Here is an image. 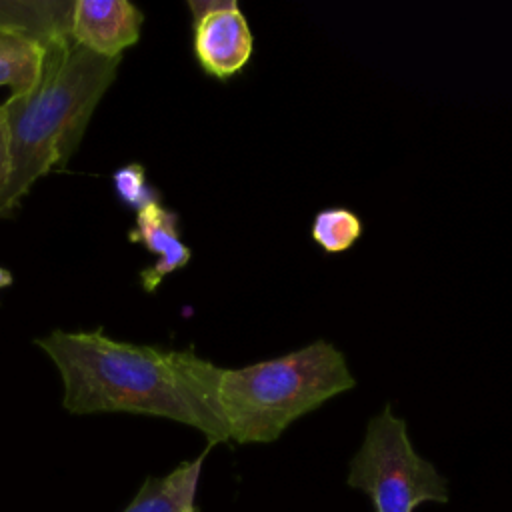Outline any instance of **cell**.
<instances>
[{
	"label": "cell",
	"mask_w": 512,
	"mask_h": 512,
	"mask_svg": "<svg viewBox=\"0 0 512 512\" xmlns=\"http://www.w3.org/2000/svg\"><path fill=\"white\" fill-rule=\"evenodd\" d=\"M128 240L144 244L148 252L158 256L152 266L140 272V284L146 292H154L168 274L184 268L192 258V250L180 240L178 214L160 202L136 212V226Z\"/></svg>",
	"instance_id": "obj_7"
},
{
	"label": "cell",
	"mask_w": 512,
	"mask_h": 512,
	"mask_svg": "<svg viewBox=\"0 0 512 512\" xmlns=\"http://www.w3.org/2000/svg\"><path fill=\"white\" fill-rule=\"evenodd\" d=\"M62 378L72 414L128 412L200 430L208 446L230 440L220 406L222 368L192 350L112 340L102 330H54L36 338Z\"/></svg>",
	"instance_id": "obj_1"
},
{
	"label": "cell",
	"mask_w": 512,
	"mask_h": 512,
	"mask_svg": "<svg viewBox=\"0 0 512 512\" xmlns=\"http://www.w3.org/2000/svg\"><path fill=\"white\" fill-rule=\"evenodd\" d=\"M182 512H196V506H192V508H186V510H182Z\"/></svg>",
	"instance_id": "obj_15"
},
{
	"label": "cell",
	"mask_w": 512,
	"mask_h": 512,
	"mask_svg": "<svg viewBox=\"0 0 512 512\" xmlns=\"http://www.w3.org/2000/svg\"><path fill=\"white\" fill-rule=\"evenodd\" d=\"M8 170H10V138H8L6 116L0 106V190L8 178Z\"/></svg>",
	"instance_id": "obj_13"
},
{
	"label": "cell",
	"mask_w": 512,
	"mask_h": 512,
	"mask_svg": "<svg viewBox=\"0 0 512 512\" xmlns=\"http://www.w3.org/2000/svg\"><path fill=\"white\" fill-rule=\"evenodd\" d=\"M118 64L120 58L92 54L74 42L52 44L38 82L2 104L10 170L0 190V216L10 214L40 176L68 162Z\"/></svg>",
	"instance_id": "obj_2"
},
{
	"label": "cell",
	"mask_w": 512,
	"mask_h": 512,
	"mask_svg": "<svg viewBox=\"0 0 512 512\" xmlns=\"http://www.w3.org/2000/svg\"><path fill=\"white\" fill-rule=\"evenodd\" d=\"M46 52L36 40L0 30V86H10L12 94L30 90L42 74Z\"/></svg>",
	"instance_id": "obj_10"
},
{
	"label": "cell",
	"mask_w": 512,
	"mask_h": 512,
	"mask_svg": "<svg viewBox=\"0 0 512 512\" xmlns=\"http://www.w3.org/2000/svg\"><path fill=\"white\" fill-rule=\"evenodd\" d=\"M144 14L128 0H74L72 42L104 58L120 54L138 42Z\"/></svg>",
	"instance_id": "obj_6"
},
{
	"label": "cell",
	"mask_w": 512,
	"mask_h": 512,
	"mask_svg": "<svg viewBox=\"0 0 512 512\" xmlns=\"http://www.w3.org/2000/svg\"><path fill=\"white\" fill-rule=\"evenodd\" d=\"M74 0H0V30L50 48L72 42Z\"/></svg>",
	"instance_id": "obj_8"
},
{
	"label": "cell",
	"mask_w": 512,
	"mask_h": 512,
	"mask_svg": "<svg viewBox=\"0 0 512 512\" xmlns=\"http://www.w3.org/2000/svg\"><path fill=\"white\" fill-rule=\"evenodd\" d=\"M344 354L326 340L260 360L222 368L220 406L230 440L268 444L304 414L354 388Z\"/></svg>",
	"instance_id": "obj_3"
},
{
	"label": "cell",
	"mask_w": 512,
	"mask_h": 512,
	"mask_svg": "<svg viewBox=\"0 0 512 512\" xmlns=\"http://www.w3.org/2000/svg\"><path fill=\"white\" fill-rule=\"evenodd\" d=\"M12 282H14L12 272H10L8 268H2V266H0V290H2V288H8Z\"/></svg>",
	"instance_id": "obj_14"
},
{
	"label": "cell",
	"mask_w": 512,
	"mask_h": 512,
	"mask_svg": "<svg viewBox=\"0 0 512 512\" xmlns=\"http://www.w3.org/2000/svg\"><path fill=\"white\" fill-rule=\"evenodd\" d=\"M194 56L212 78L226 82L252 60L254 36L236 0H190Z\"/></svg>",
	"instance_id": "obj_5"
},
{
	"label": "cell",
	"mask_w": 512,
	"mask_h": 512,
	"mask_svg": "<svg viewBox=\"0 0 512 512\" xmlns=\"http://www.w3.org/2000/svg\"><path fill=\"white\" fill-rule=\"evenodd\" d=\"M346 482L370 498L374 512H414L426 502H448L446 478L414 450L406 422L390 404L370 418Z\"/></svg>",
	"instance_id": "obj_4"
},
{
	"label": "cell",
	"mask_w": 512,
	"mask_h": 512,
	"mask_svg": "<svg viewBox=\"0 0 512 512\" xmlns=\"http://www.w3.org/2000/svg\"><path fill=\"white\" fill-rule=\"evenodd\" d=\"M112 184L116 188L118 198L136 212H140L142 208H146L154 202H160L158 190L148 184L146 170L138 162L118 168L112 174Z\"/></svg>",
	"instance_id": "obj_12"
},
{
	"label": "cell",
	"mask_w": 512,
	"mask_h": 512,
	"mask_svg": "<svg viewBox=\"0 0 512 512\" xmlns=\"http://www.w3.org/2000/svg\"><path fill=\"white\" fill-rule=\"evenodd\" d=\"M208 450L210 446L194 460L178 464L166 476L148 478L124 512H182L192 508Z\"/></svg>",
	"instance_id": "obj_9"
},
{
	"label": "cell",
	"mask_w": 512,
	"mask_h": 512,
	"mask_svg": "<svg viewBox=\"0 0 512 512\" xmlns=\"http://www.w3.org/2000/svg\"><path fill=\"white\" fill-rule=\"evenodd\" d=\"M364 234L362 218L344 206L322 208L314 214L310 224V238L326 254L348 252Z\"/></svg>",
	"instance_id": "obj_11"
}]
</instances>
